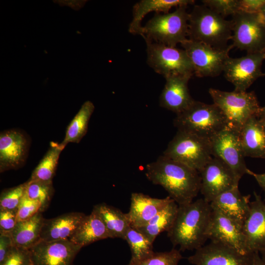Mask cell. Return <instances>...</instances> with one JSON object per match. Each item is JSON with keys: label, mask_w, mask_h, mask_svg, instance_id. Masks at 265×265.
I'll return each mask as SVG.
<instances>
[{"label": "cell", "mask_w": 265, "mask_h": 265, "mask_svg": "<svg viewBox=\"0 0 265 265\" xmlns=\"http://www.w3.org/2000/svg\"><path fill=\"white\" fill-rule=\"evenodd\" d=\"M107 238L109 236L103 221L93 209L90 214L85 216L69 240L83 247Z\"/></svg>", "instance_id": "cell-25"}, {"label": "cell", "mask_w": 265, "mask_h": 265, "mask_svg": "<svg viewBox=\"0 0 265 265\" xmlns=\"http://www.w3.org/2000/svg\"><path fill=\"white\" fill-rule=\"evenodd\" d=\"M124 240L128 242L131 251V259L128 264L143 261L153 254V243L137 229L130 226Z\"/></svg>", "instance_id": "cell-31"}, {"label": "cell", "mask_w": 265, "mask_h": 265, "mask_svg": "<svg viewBox=\"0 0 265 265\" xmlns=\"http://www.w3.org/2000/svg\"><path fill=\"white\" fill-rule=\"evenodd\" d=\"M178 205L174 201L168 204L145 226L137 228L153 243L158 235L167 232L175 220Z\"/></svg>", "instance_id": "cell-28"}, {"label": "cell", "mask_w": 265, "mask_h": 265, "mask_svg": "<svg viewBox=\"0 0 265 265\" xmlns=\"http://www.w3.org/2000/svg\"><path fill=\"white\" fill-rule=\"evenodd\" d=\"M265 53H248L238 58L230 56L226 60L223 72L225 77L238 92L246 90L259 78L265 76L261 67Z\"/></svg>", "instance_id": "cell-12"}, {"label": "cell", "mask_w": 265, "mask_h": 265, "mask_svg": "<svg viewBox=\"0 0 265 265\" xmlns=\"http://www.w3.org/2000/svg\"><path fill=\"white\" fill-rule=\"evenodd\" d=\"M231 21L233 47L247 53H265V26L258 13L238 12Z\"/></svg>", "instance_id": "cell-9"}, {"label": "cell", "mask_w": 265, "mask_h": 265, "mask_svg": "<svg viewBox=\"0 0 265 265\" xmlns=\"http://www.w3.org/2000/svg\"><path fill=\"white\" fill-rule=\"evenodd\" d=\"M202 1L204 5L224 18L239 12V0H204Z\"/></svg>", "instance_id": "cell-35"}, {"label": "cell", "mask_w": 265, "mask_h": 265, "mask_svg": "<svg viewBox=\"0 0 265 265\" xmlns=\"http://www.w3.org/2000/svg\"><path fill=\"white\" fill-rule=\"evenodd\" d=\"M26 183L5 189L0 196V210L17 211L26 190Z\"/></svg>", "instance_id": "cell-33"}, {"label": "cell", "mask_w": 265, "mask_h": 265, "mask_svg": "<svg viewBox=\"0 0 265 265\" xmlns=\"http://www.w3.org/2000/svg\"><path fill=\"white\" fill-rule=\"evenodd\" d=\"M173 124L178 131L209 139L227 126L224 115L215 104L195 100L185 110L176 114Z\"/></svg>", "instance_id": "cell-5"}, {"label": "cell", "mask_w": 265, "mask_h": 265, "mask_svg": "<svg viewBox=\"0 0 265 265\" xmlns=\"http://www.w3.org/2000/svg\"><path fill=\"white\" fill-rule=\"evenodd\" d=\"M85 215L80 212H71L53 218H44L40 233L41 240H69Z\"/></svg>", "instance_id": "cell-21"}, {"label": "cell", "mask_w": 265, "mask_h": 265, "mask_svg": "<svg viewBox=\"0 0 265 265\" xmlns=\"http://www.w3.org/2000/svg\"><path fill=\"white\" fill-rule=\"evenodd\" d=\"M254 253L242 254L223 244L211 241L196 250L187 260L194 265H252Z\"/></svg>", "instance_id": "cell-15"}, {"label": "cell", "mask_w": 265, "mask_h": 265, "mask_svg": "<svg viewBox=\"0 0 265 265\" xmlns=\"http://www.w3.org/2000/svg\"><path fill=\"white\" fill-rule=\"evenodd\" d=\"M212 157L227 164L238 180L249 169L246 165L239 132L228 126L210 139Z\"/></svg>", "instance_id": "cell-10"}, {"label": "cell", "mask_w": 265, "mask_h": 265, "mask_svg": "<svg viewBox=\"0 0 265 265\" xmlns=\"http://www.w3.org/2000/svg\"><path fill=\"white\" fill-rule=\"evenodd\" d=\"M186 52L198 77H214L223 72L225 63L233 48L218 50L203 43L187 39L181 44Z\"/></svg>", "instance_id": "cell-11"}, {"label": "cell", "mask_w": 265, "mask_h": 265, "mask_svg": "<svg viewBox=\"0 0 265 265\" xmlns=\"http://www.w3.org/2000/svg\"><path fill=\"white\" fill-rule=\"evenodd\" d=\"M191 78L184 76L165 78L166 82L159 96V106L176 114L187 109L195 101L188 87Z\"/></svg>", "instance_id": "cell-18"}, {"label": "cell", "mask_w": 265, "mask_h": 265, "mask_svg": "<svg viewBox=\"0 0 265 265\" xmlns=\"http://www.w3.org/2000/svg\"><path fill=\"white\" fill-rule=\"evenodd\" d=\"M147 62L164 78L171 76H189L194 74L192 63L184 49L154 42H146Z\"/></svg>", "instance_id": "cell-8"}, {"label": "cell", "mask_w": 265, "mask_h": 265, "mask_svg": "<svg viewBox=\"0 0 265 265\" xmlns=\"http://www.w3.org/2000/svg\"><path fill=\"white\" fill-rule=\"evenodd\" d=\"M252 265H265V264L263 261L260 255H259V252H256L254 253Z\"/></svg>", "instance_id": "cell-42"}, {"label": "cell", "mask_w": 265, "mask_h": 265, "mask_svg": "<svg viewBox=\"0 0 265 265\" xmlns=\"http://www.w3.org/2000/svg\"><path fill=\"white\" fill-rule=\"evenodd\" d=\"M212 209L206 232L207 238L227 245L241 253H251L246 248L243 224L217 210Z\"/></svg>", "instance_id": "cell-14"}, {"label": "cell", "mask_w": 265, "mask_h": 265, "mask_svg": "<svg viewBox=\"0 0 265 265\" xmlns=\"http://www.w3.org/2000/svg\"><path fill=\"white\" fill-rule=\"evenodd\" d=\"M258 117L261 120L265 122V106L261 107Z\"/></svg>", "instance_id": "cell-44"}, {"label": "cell", "mask_w": 265, "mask_h": 265, "mask_svg": "<svg viewBox=\"0 0 265 265\" xmlns=\"http://www.w3.org/2000/svg\"><path fill=\"white\" fill-rule=\"evenodd\" d=\"M232 21L204 4L196 5L189 13L188 39L203 43L218 50L233 48Z\"/></svg>", "instance_id": "cell-3"}, {"label": "cell", "mask_w": 265, "mask_h": 265, "mask_svg": "<svg viewBox=\"0 0 265 265\" xmlns=\"http://www.w3.org/2000/svg\"><path fill=\"white\" fill-rule=\"evenodd\" d=\"M163 155L199 172L212 158L210 140L178 131Z\"/></svg>", "instance_id": "cell-7"}, {"label": "cell", "mask_w": 265, "mask_h": 265, "mask_svg": "<svg viewBox=\"0 0 265 265\" xmlns=\"http://www.w3.org/2000/svg\"><path fill=\"white\" fill-rule=\"evenodd\" d=\"M200 192L209 203L221 193L238 186L239 180L231 168L220 159L212 157L199 172Z\"/></svg>", "instance_id": "cell-13"}, {"label": "cell", "mask_w": 265, "mask_h": 265, "mask_svg": "<svg viewBox=\"0 0 265 265\" xmlns=\"http://www.w3.org/2000/svg\"><path fill=\"white\" fill-rule=\"evenodd\" d=\"M248 174L251 175L255 178L259 185L265 192V173L257 174L249 170Z\"/></svg>", "instance_id": "cell-41"}, {"label": "cell", "mask_w": 265, "mask_h": 265, "mask_svg": "<svg viewBox=\"0 0 265 265\" xmlns=\"http://www.w3.org/2000/svg\"><path fill=\"white\" fill-rule=\"evenodd\" d=\"M95 106L90 101L85 102L68 126L65 137L60 143L62 146L71 142L78 143L85 135L90 118Z\"/></svg>", "instance_id": "cell-29"}, {"label": "cell", "mask_w": 265, "mask_h": 265, "mask_svg": "<svg viewBox=\"0 0 265 265\" xmlns=\"http://www.w3.org/2000/svg\"><path fill=\"white\" fill-rule=\"evenodd\" d=\"M93 209L103 221L110 238L124 239L127 231L130 226L126 213L106 203L97 204Z\"/></svg>", "instance_id": "cell-27"}, {"label": "cell", "mask_w": 265, "mask_h": 265, "mask_svg": "<svg viewBox=\"0 0 265 265\" xmlns=\"http://www.w3.org/2000/svg\"><path fill=\"white\" fill-rule=\"evenodd\" d=\"M82 248L70 240H40L29 249L33 265H73Z\"/></svg>", "instance_id": "cell-16"}, {"label": "cell", "mask_w": 265, "mask_h": 265, "mask_svg": "<svg viewBox=\"0 0 265 265\" xmlns=\"http://www.w3.org/2000/svg\"><path fill=\"white\" fill-rule=\"evenodd\" d=\"M15 246L11 233H0V263Z\"/></svg>", "instance_id": "cell-40"}, {"label": "cell", "mask_w": 265, "mask_h": 265, "mask_svg": "<svg viewBox=\"0 0 265 265\" xmlns=\"http://www.w3.org/2000/svg\"><path fill=\"white\" fill-rule=\"evenodd\" d=\"M209 93L231 128L239 132L249 118L258 116L261 107L254 91L228 92L210 88Z\"/></svg>", "instance_id": "cell-6"}, {"label": "cell", "mask_w": 265, "mask_h": 265, "mask_svg": "<svg viewBox=\"0 0 265 265\" xmlns=\"http://www.w3.org/2000/svg\"><path fill=\"white\" fill-rule=\"evenodd\" d=\"M53 193V182L29 180L26 182L25 194L40 204L41 212H43L48 208Z\"/></svg>", "instance_id": "cell-32"}, {"label": "cell", "mask_w": 265, "mask_h": 265, "mask_svg": "<svg viewBox=\"0 0 265 265\" xmlns=\"http://www.w3.org/2000/svg\"><path fill=\"white\" fill-rule=\"evenodd\" d=\"M64 148L60 143L51 142L49 150L33 171L29 180L53 182L60 154Z\"/></svg>", "instance_id": "cell-30"}, {"label": "cell", "mask_w": 265, "mask_h": 265, "mask_svg": "<svg viewBox=\"0 0 265 265\" xmlns=\"http://www.w3.org/2000/svg\"><path fill=\"white\" fill-rule=\"evenodd\" d=\"M250 197L242 195L237 186L221 193L210 203L212 209L243 224L249 212Z\"/></svg>", "instance_id": "cell-23"}, {"label": "cell", "mask_w": 265, "mask_h": 265, "mask_svg": "<svg viewBox=\"0 0 265 265\" xmlns=\"http://www.w3.org/2000/svg\"><path fill=\"white\" fill-rule=\"evenodd\" d=\"M173 200L169 196L162 199L153 198L142 193L133 192L126 215L131 226L141 228Z\"/></svg>", "instance_id": "cell-19"}, {"label": "cell", "mask_w": 265, "mask_h": 265, "mask_svg": "<svg viewBox=\"0 0 265 265\" xmlns=\"http://www.w3.org/2000/svg\"><path fill=\"white\" fill-rule=\"evenodd\" d=\"M194 3L193 0H141L133 6V18L129 26V31L133 34L140 35L142 19L151 12L166 14L173 7L187 6Z\"/></svg>", "instance_id": "cell-24"}, {"label": "cell", "mask_w": 265, "mask_h": 265, "mask_svg": "<svg viewBox=\"0 0 265 265\" xmlns=\"http://www.w3.org/2000/svg\"><path fill=\"white\" fill-rule=\"evenodd\" d=\"M17 211L0 210V233H10L17 221Z\"/></svg>", "instance_id": "cell-38"}, {"label": "cell", "mask_w": 265, "mask_h": 265, "mask_svg": "<svg viewBox=\"0 0 265 265\" xmlns=\"http://www.w3.org/2000/svg\"><path fill=\"white\" fill-rule=\"evenodd\" d=\"M210 203L204 198L178 205L174 223L167 236L181 251L197 250L208 239L206 232L211 219Z\"/></svg>", "instance_id": "cell-2"}, {"label": "cell", "mask_w": 265, "mask_h": 265, "mask_svg": "<svg viewBox=\"0 0 265 265\" xmlns=\"http://www.w3.org/2000/svg\"><path fill=\"white\" fill-rule=\"evenodd\" d=\"M259 253L261 254V258L265 264V249L259 252Z\"/></svg>", "instance_id": "cell-45"}, {"label": "cell", "mask_w": 265, "mask_h": 265, "mask_svg": "<svg viewBox=\"0 0 265 265\" xmlns=\"http://www.w3.org/2000/svg\"><path fill=\"white\" fill-rule=\"evenodd\" d=\"M0 265H33L30 251L14 246Z\"/></svg>", "instance_id": "cell-36"}, {"label": "cell", "mask_w": 265, "mask_h": 265, "mask_svg": "<svg viewBox=\"0 0 265 265\" xmlns=\"http://www.w3.org/2000/svg\"><path fill=\"white\" fill-rule=\"evenodd\" d=\"M260 19L265 26V3L262 7L260 12L258 13Z\"/></svg>", "instance_id": "cell-43"}, {"label": "cell", "mask_w": 265, "mask_h": 265, "mask_svg": "<svg viewBox=\"0 0 265 265\" xmlns=\"http://www.w3.org/2000/svg\"><path fill=\"white\" fill-rule=\"evenodd\" d=\"M182 258L180 251L174 248L170 251L154 252L152 255L143 261L127 265H178Z\"/></svg>", "instance_id": "cell-34"}, {"label": "cell", "mask_w": 265, "mask_h": 265, "mask_svg": "<svg viewBox=\"0 0 265 265\" xmlns=\"http://www.w3.org/2000/svg\"><path fill=\"white\" fill-rule=\"evenodd\" d=\"M255 199L250 203L248 215L243 224L246 248L249 253L265 249V203L254 192Z\"/></svg>", "instance_id": "cell-17"}, {"label": "cell", "mask_w": 265, "mask_h": 265, "mask_svg": "<svg viewBox=\"0 0 265 265\" xmlns=\"http://www.w3.org/2000/svg\"><path fill=\"white\" fill-rule=\"evenodd\" d=\"M145 176L153 184L163 187L178 205L192 202L200 192L199 172L163 155L146 165Z\"/></svg>", "instance_id": "cell-1"}, {"label": "cell", "mask_w": 265, "mask_h": 265, "mask_svg": "<svg viewBox=\"0 0 265 265\" xmlns=\"http://www.w3.org/2000/svg\"><path fill=\"white\" fill-rule=\"evenodd\" d=\"M44 219L39 211L27 219L18 221L10 233L15 246L29 249L40 241Z\"/></svg>", "instance_id": "cell-26"}, {"label": "cell", "mask_w": 265, "mask_h": 265, "mask_svg": "<svg viewBox=\"0 0 265 265\" xmlns=\"http://www.w3.org/2000/svg\"><path fill=\"white\" fill-rule=\"evenodd\" d=\"M40 204L27 197L25 194L21 199L17 212V221L27 219L40 211Z\"/></svg>", "instance_id": "cell-37"}, {"label": "cell", "mask_w": 265, "mask_h": 265, "mask_svg": "<svg viewBox=\"0 0 265 265\" xmlns=\"http://www.w3.org/2000/svg\"><path fill=\"white\" fill-rule=\"evenodd\" d=\"M265 0H239V12L259 13Z\"/></svg>", "instance_id": "cell-39"}, {"label": "cell", "mask_w": 265, "mask_h": 265, "mask_svg": "<svg viewBox=\"0 0 265 265\" xmlns=\"http://www.w3.org/2000/svg\"><path fill=\"white\" fill-rule=\"evenodd\" d=\"M27 140L21 132L9 130L0 135V171L15 169L24 161Z\"/></svg>", "instance_id": "cell-20"}, {"label": "cell", "mask_w": 265, "mask_h": 265, "mask_svg": "<svg viewBox=\"0 0 265 265\" xmlns=\"http://www.w3.org/2000/svg\"><path fill=\"white\" fill-rule=\"evenodd\" d=\"M239 137L244 157L265 159V122L251 117L239 131Z\"/></svg>", "instance_id": "cell-22"}, {"label": "cell", "mask_w": 265, "mask_h": 265, "mask_svg": "<svg viewBox=\"0 0 265 265\" xmlns=\"http://www.w3.org/2000/svg\"><path fill=\"white\" fill-rule=\"evenodd\" d=\"M185 6L171 13H156L144 26L140 35L151 42L176 47L188 39L189 13Z\"/></svg>", "instance_id": "cell-4"}]
</instances>
